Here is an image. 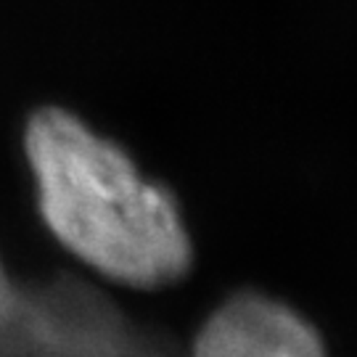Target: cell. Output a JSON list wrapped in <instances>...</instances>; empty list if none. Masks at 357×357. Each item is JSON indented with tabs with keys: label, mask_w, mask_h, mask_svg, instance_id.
<instances>
[{
	"label": "cell",
	"mask_w": 357,
	"mask_h": 357,
	"mask_svg": "<svg viewBox=\"0 0 357 357\" xmlns=\"http://www.w3.org/2000/svg\"><path fill=\"white\" fill-rule=\"evenodd\" d=\"M191 357H328L315 328L291 307L259 294H238L215 310Z\"/></svg>",
	"instance_id": "cell-2"
},
{
	"label": "cell",
	"mask_w": 357,
	"mask_h": 357,
	"mask_svg": "<svg viewBox=\"0 0 357 357\" xmlns=\"http://www.w3.org/2000/svg\"><path fill=\"white\" fill-rule=\"evenodd\" d=\"M38 206L59 243L109 281L162 289L191 268L175 199L75 112L43 106L24 125Z\"/></svg>",
	"instance_id": "cell-1"
},
{
	"label": "cell",
	"mask_w": 357,
	"mask_h": 357,
	"mask_svg": "<svg viewBox=\"0 0 357 357\" xmlns=\"http://www.w3.org/2000/svg\"><path fill=\"white\" fill-rule=\"evenodd\" d=\"M0 283H3V278H0Z\"/></svg>",
	"instance_id": "cell-3"
}]
</instances>
